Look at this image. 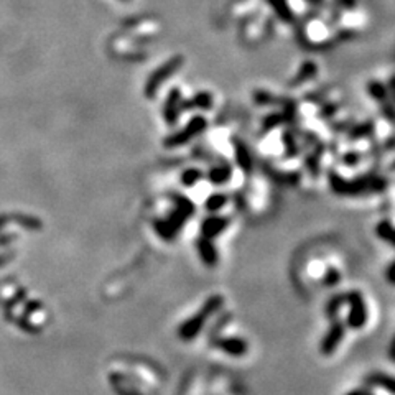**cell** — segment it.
I'll return each mask as SVG.
<instances>
[{
	"instance_id": "cell-30",
	"label": "cell",
	"mask_w": 395,
	"mask_h": 395,
	"mask_svg": "<svg viewBox=\"0 0 395 395\" xmlns=\"http://www.w3.org/2000/svg\"><path fill=\"white\" fill-rule=\"evenodd\" d=\"M366 389H367V395H387V394H384L381 391H377V389H374V387H367L366 386Z\"/></svg>"
},
{
	"instance_id": "cell-10",
	"label": "cell",
	"mask_w": 395,
	"mask_h": 395,
	"mask_svg": "<svg viewBox=\"0 0 395 395\" xmlns=\"http://www.w3.org/2000/svg\"><path fill=\"white\" fill-rule=\"evenodd\" d=\"M181 111H183V97H181V90L180 87H173L168 94V97H166L165 106H163L165 122L168 124L170 127L176 126Z\"/></svg>"
},
{
	"instance_id": "cell-24",
	"label": "cell",
	"mask_w": 395,
	"mask_h": 395,
	"mask_svg": "<svg viewBox=\"0 0 395 395\" xmlns=\"http://www.w3.org/2000/svg\"><path fill=\"white\" fill-rule=\"evenodd\" d=\"M283 144H285V152H287V157H295L298 153V148H296L293 135L288 131L283 134Z\"/></svg>"
},
{
	"instance_id": "cell-28",
	"label": "cell",
	"mask_w": 395,
	"mask_h": 395,
	"mask_svg": "<svg viewBox=\"0 0 395 395\" xmlns=\"http://www.w3.org/2000/svg\"><path fill=\"white\" fill-rule=\"evenodd\" d=\"M359 160H361V157L357 153H346L345 158H342V162H345L346 165H356V163H359Z\"/></svg>"
},
{
	"instance_id": "cell-13",
	"label": "cell",
	"mask_w": 395,
	"mask_h": 395,
	"mask_svg": "<svg viewBox=\"0 0 395 395\" xmlns=\"http://www.w3.org/2000/svg\"><path fill=\"white\" fill-rule=\"evenodd\" d=\"M229 226V217H222V216H210L202 221L201 224V237L206 239H215L220 236V234L224 232Z\"/></svg>"
},
{
	"instance_id": "cell-20",
	"label": "cell",
	"mask_w": 395,
	"mask_h": 395,
	"mask_svg": "<svg viewBox=\"0 0 395 395\" xmlns=\"http://www.w3.org/2000/svg\"><path fill=\"white\" fill-rule=\"evenodd\" d=\"M227 201H229L227 195L216 193V195H211L210 198H207L205 202V207H206V211H210V212H217L227 205Z\"/></svg>"
},
{
	"instance_id": "cell-33",
	"label": "cell",
	"mask_w": 395,
	"mask_h": 395,
	"mask_svg": "<svg viewBox=\"0 0 395 395\" xmlns=\"http://www.w3.org/2000/svg\"><path fill=\"white\" fill-rule=\"evenodd\" d=\"M391 90L394 92V97H395V76L392 77V81H391Z\"/></svg>"
},
{
	"instance_id": "cell-11",
	"label": "cell",
	"mask_w": 395,
	"mask_h": 395,
	"mask_svg": "<svg viewBox=\"0 0 395 395\" xmlns=\"http://www.w3.org/2000/svg\"><path fill=\"white\" fill-rule=\"evenodd\" d=\"M366 386L377 389V391H381L387 395H395V376L394 374L382 372V371L371 372L366 377Z\"/></svg>"
},
{
	"instance_id": "cell-29",
	"label": "cell",
	"mask_w": 395,
	"mask_h": 395,
	"mask_svg": "<svg viewBox=\"0 0 395 395\" xmlns=\"http://www.w3.org/2000/svg\"><path fill=\"white\" fill-rule=\"evenodd\" d=\"M345 395H367V389H366V386L357 387V389H351V391L346 392Z\"/></svg>"
},
{
	"instance_id": "cell-27",
	"label": "cell",
	"mask_w": 395,
	"mask_h": 395,
	"mask_svg": "<svg viewBox=\"0 0 395 395\" xmlns=\"http://www.w3.org/2000/svg\"><path fill=\"white\" fill-rule=\"evenodd\" d=\"M386 278L391 285H395V261L386 270Z\"/></svg>"
},
{
	"instance_id": "cell-17",
	"label": "cell",
	"mask_w": 395,
	"mask_h": 395,
	"mask_svg": "<svg viewBox=\"0 0 395 395\" xmlns=\"http://www.w3.org/2000/svg\"><path fill=\"white\" fill-rule=\"evenodd\" d=\"M232 176V168L229 163H221L217 166H212V168L207 171V180L215 185H224L231 180Z\"/></svg>"
},
{
	"instance_id": "cell-12",
	"label": "cell",
	"mask_w": 395,
	"mask_h": 395,
	"mask_svg": "<svg viewBox=\"0 0 395 395\" xmlns=\"http://www.w3.org/2000/svg\"><path fill=\"white\" fill-rule=\"evenodd\" d=\"M196 249H198V256H200L201 262L205 264L206 267L210 269L216 267L217 262H220V254H217V249L211 239L200 237L196 242Z\"/></svg>"
},
{
	"instance_id": "cell-19",
	"label": "cell",
	"mask_w": 395,
	"mask_h": 395,
	"mask_svg": "<svg viewBox=\"0 0 395 395\" xmlns=\"http://www.w3.org/2000/svg\"><path fill=\"white\" fill-rule=\"evenodd\" d=\"M341 280H342L341 270L335 267V265H330V267H326L325 272H323V277H321V282H323V285H326V287H336V285L340 283Z\"/></svg>"
},
{
	"instance_id": "cell-1",
	"label": "cell",
	"mask_w": 395,
	"mask_h": 395,
	"mask_svg": "<svg viewBox=\"0 0 395 395\" xmlns=\"http://www.w3.org/2000/svg\"><path fill=\"white\" fill-rule=\"evenodd\" d=\"M111 387L117 395H157L165 377L158 367L142 359H117L107 369Z\"/></svg>"
},
{
	"instance_id": "cell-25",
	"label": "cell",
	"mask_w": 395,
	"mask_h": 395,
	"mask_svg": "<svg viewBox=\"0 0 395 395\" xmlns=\"http://www.w3.org/2000/svg\"><path fill=\"white\" fill-rule=\"evenodd\" d=\"M315 72H318V67H316L313 63H305L300 67V72H298V76H296V80L305 81V80H308L310 76H313Z\"/></svg>"
},
{
	"instance_id": "cell-3",
	"label": "cell",
	"mask_w": 395,
	"mask_h": 395,
	"mask_svg": "<svg viewBox=\"0 0 395 395\" xmlns=\"http://www.w3.org/2000/svg\"><path fill=\"white\" fill-rule=\"evenodd\" d=\"M226 300L222 295H211L205 300V303L201 305V308L195 311L190 318H186L178 325L176 335L183 342L195 341L198 336L202 335V331H206L207 325L211 323V320L220 313L224 306Z\"/></svg>"
},
{
	"instance_id": "cell-26",
	"label": "cell",
	"mask_w": 395,
	"mask_h": 395,
	"mask_svg": "<svg viewBox=\"0 0 395 395\" xmlns=\"http://www.w3.org/2000/svg\"><path fill=\"white\" fill-rule=\"evenodd\" d=\"M371 129H372V124H362L361 127H357L355 129V132L351 134V137L352 139H359V137H364V135H367V134H371Z\"/></svg>"
},
{
	"instance_id": "cell-34",
	"label": "cell",
	"mask_w": 395,
	"mask_h": 395,
	"mask_svg": "<svg viewBox=\"0 0 395 395\" xmlns=\"http://www.w3.org/2000/svg\"><path fill=\"white\" fill-rule=\"evenodd\" d=\"M392 168L395 170V160H394V163H392Z\"/></svg>"
},
{
	"instance_id": "cell-6",
	"label": "cell",
	"mask_w": 395,
	"mask_h": 395,
	"mask_svg": "<svg viewBox=\"0 0 395 395\" xmlns=\"http://www.w3.org/2000/svg\"><path fill=\"white\" fill-rule=\"evenodd\" d=\"M347 311H346V326L350 331H362L366 330L371 320V310L369 303L359 290H351L346 293Z\"/></svg>"
},
{
	"instance_id": "cell-18",
	"label": "cell",
	"mask_w": 395,
	"mask_h": 395,
	"mask_svg": "<svg viewBox=\"0 0 395 395\" xmlns=\"http://www.w3.org/2000/svg\"><path fill=\"white\" fill-rule=\"evenodd\" d=\"M270 7L275 12V15L282 20L283 23H292L293 22V12L290 9V5L287 0H267Z\"/></svg>"
},
{
	"instance_id": "cell-22",
	"label": "cell",
	"mask_w": 395,
	"mask_h": 395,
	"mask_svg": "<svg viewBox=\"0 0 395 395\" xmlns=\"http://www.w3.org/2000/svg\"><path fill=\"white\" fill-rule=\"evenodd\" d=\"M367 91L371 97L376 99L379 102H386L387 101V87L382 85V82H377V81H372L367 85Z\"/></svg>"
},
{
	"instance_id": "cell-23",
	"label": "cell",
	"mask_w": 395,
	"mask_h": 395,
	"mask_svg": "<svg viewBox=\"0 0 395 395\" xmlns=\"http://www.w3.org/2000/svg\"><path fill=\"white\" fill-rule=\"evenodd\" d=\"M201 178H202L201 170L188 168L181 173V185L186 186V188H191V186H195Z\"/></svg>"
},
{
	"instance_id": "cell-14",
	"label": "cell",
	"mask_w": 395,
	"mask_h": 395,
	"mask_svg": "<svg viewBox=\"0 0 395 395\" xmlns=\"http://www.w3.org/2000/svg\"><path fill=\"white\" fill-rule=\"evenodd\" d=\"M346 311H347V300H346V293H340L328 301L326 305V316L328 320H340L345 321L346 320ZM346 323V321H345Z\"/></svg>"
},
{
	"instance_id": "cell-8",
	"label": "cell",
	"mask_w": 395,
	"mask_h": 395,
	"mask_svg": "<svg viewBox=\"0 0 395 395\" xmlns=\"http://www.w3.org/2000/svg\"><path fill=\"white\" fill-rule=\"evenodd\" d=\"M183 65H185V56L183 55L171 56V58L166 61V63H163L157 71L153 72L152 76H150L147 86H145V96L155 97V94H157L160 87L163 86V82L168 80L170 76L176 75V72L181 70V66H183Z\"/></svg>"
},
{
	"instance_id": "cell-32",
	"label": "cell",
	"mask_w": 395,
	"mask_h": 395,
	"mask_svg": "<svg viewBox=\"0 0 395 395\" xmlns=\"http://www.w3.org/2000/svg\"><path fill=\"white\" fill-rule=\"evenodd\" d=\"M306 2H310L313 5H321V4H323V0H306Z\"/></svg>"
},
{
	"instance_id": "cell-4",
	"label": "cell",
	"mask_w": 395,
	"mask_h": 395,
	"mask_svg": "<svg viewBox=\"0 0 395 395\" xmlns=\"http://www.w3.org/2000/svg\"><path fill=\"white\" fill-rule=\"evenodd\" d=\"M173 211L163 221L155 222V231L163 241H175L178 232L183 229L185 222L195 215V206L188 198L175 195L173 196Z\"/></svg>"
},
{
	"instance_id": "cell-9",
	"label": "cell",
	"mask_w": 395,
	"mask_h": 395,
	"mask_svg": "<svg viewBox=\"0 0 395 395\" xmlns=\"http://www.w3.org/2000/svg\"><path fill=\"white\" fill-rule=\"evenodd\" d=\"M206 127H207L206 119L202 116H195L188 124H186V127H183L176 134H171L170 137L165 139V147L166 148L183 147V145L191 142L195 137H198V135L205 132Z\"/></svg>"
},
{
	"instance_id": "cell-15",
	"label": "cell",
	"mask_w": 395,
	"mask_h": 395,
	"mask_svg": "<svg viewBox=\"0 0 395 395\" xmlns=\"http://www.w3.org/2000/svg\"><path fill=\"white\" fill-rule=\"evenodd\" d=\"M234 152H236V162L239 165V168H241L246 175L252 173V166H254L252 153H251V150L247 148V145L241 142V140H236Z\"/></svg>"
},
{
	"instance_id": "cell-16",
	"label": "cell",
	"mask_w": 395,
	"mask_h": 395,
	"mask_svg": "<svg viewBox=\"0 0 395 395\" xmlns=\"http://www.w3.org/2000/svg\"><path fill=\"white\" fill-rule=\"evenodd\" d=\"M212 94H210L207 91H201L195 94L188 101H183V111H193V109H202V111H207V109L212 107Z\"/></svg>"
},
{
	"instance_id": "cell-21",
	"label": "cell",
	"mask_w": 395,
	"mask_h": 395,
	"mask_svg": "<svg viewBox=\"0 0 395 395\" xmlns=\"http://www.w3.org/2000/svg\"><path fill=\"white\" fill-rule=\"evenodd\" d=\"M377 236L382 241L392 244L395 247V227L389 221H381L377 224Z\"/></svg>"
},
{
	"instance_id": "cell-7",
	"label": "cell",
	"mask_w": 395,
	"mask_h": 395,
	"mask_svg": "<svg viewBox=\"0 0 395 395\" xmlns=\"http://www.w3.org/2000/svg\"><path fill=\"white\" fill-rule=\"evenodd\" d=\"M347 331H350V330H347L345 321L331 320L328 330H326L323 337H321L320 355L325 356V357L335 356L336 352L341 350V346L345 345Z\"/></svg>"
},
{
	"instance_id": "cell-5",
	"label": "cell",
	"mask_w": 395,
	"mask_h": 395,
	"mask_svg": "<svg viewBox=\"0 0 395 395\" xmlns=\"http://www.w3.org/2000/svg\"><path fill=\"white\" fill-rule=\"evenodd\" d=\"M330 186L336 195L342 196H357V195H367V193H379L384 191L387 186L386 178L381 176L369 175L361 176L356 180H345L337 173H330Z\"/></svg>"
},
{
	"instance_id": "cell-2",
	"label": "cell",
	"mask_w": 395,
	"mask_h": 395,
	"mask_svg": "<svg viewBox=\"0 0 395 395\" xmlns=\"http://www.w3.org/2000/svg\"><path fill=\"white\" fill-rule=\"evenodd\" d=\"M210 346L232 359H242L251 352V342L241 330L234 328L231 320H222L211 330Z\"/></svg>"
},
{
	"instance_id": "cell-31",
	"label": "cell",
	"mask_w": 395,
	"mask_h": 395,
	"mask_svg": "<svg viewBox=\"0 0 395 395\" xmlns=\"http://www.w3.org/2000/svg\"><path fill=\"white\" fill-rule=\"evenodd\" d=\"M391 356H392V359L395 361V340L392 342V346H391Z\"/></svg>"
}]
</instances>
